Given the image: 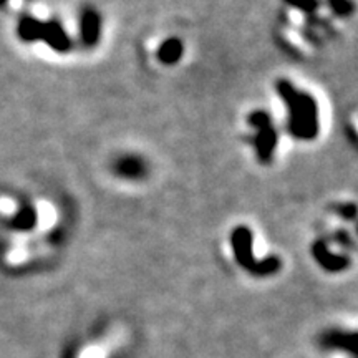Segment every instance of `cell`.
<instances>
[{
  "mask_svg": "<svg viewBox=\"0 0 358 358\" xmlns=\"http://www.w3.org/2000/svg\"><path fill=\"white\" fill-rule=\"evenodd\" d=\"M182 55H185V43L178 37H169L164 40L158 47V52H156V57L163 65H176Z\"/></svg>",
  "mask_w": 358,
  "mask_h": 358,
  "instance_id": "obj_9",
  "label": "cell"
},
{
  "mask_svg": "<svg viewBox=\"0 0 358 358\" xmlns=\"http://www.w3.org/2000/svg\"><path fill=\"white\" fill-rule=\"evenodd\" d=\"M312 257L315 259V262L319 264L324 271L332 272V274L347 271L352 264L350 256H347V254L332 252L329 244H327L324 239H317L315 243L312 244Z\"/></svg>",
  "mask_w": 358,
  "mask_h": 358,
  "instance_id": "obj_4",
  "label": "cell"
},
{
  "mask_svg": "<svg viewBox=\"0 0 358 358\" xmlns=\"http://www.w3.org/2000/svg\"><path fill=\"white\" fill-rule=\"evenodd\" d=\"M101 35V17L95 8H83L80 15V40L87 48L95 47L100 42Z\"/></svg>",
  "mask_w": 358,
  "mask_h": 358,
  "instance_id": "obj_7",
  "label": "cell"
},
{
  "mask_svg": "<svg viewBox=\"0 0 358 358\" xmlns=\"http://www.w3.org/2000/svg\"><path fill=\"white\" fill-rule=\"evenodd\" d=\"M355 232H357V236H358V221L355 222Z\"/></svg>",
  "mask_w": 358,
  "mask_h": 358,
  "instance_id": "obj_16",
  "label": "cell"
},
{
  "mask_svg": "<svg viewBox=\"0 0 358 358\" xmlns=\"http://www.w3.org/2000/svg\"><path fill=\"white\" fill-rule=\"evenodd\" d=\"M111 169L115 176L124 181H141L148 174V161L140 155L127 153L115 159Z\"/></svg>",
  "mask_w": 358,
  "mask_h": 358,
  "instance_id": "obj_5",
  "label": "cell"
},
{
  "mask_svg": "<svg viewBox=\"0 0 358 358\" xmlns=\"http://www.w3.org/2000/svg\"><path fill=\"white\" fill-rule=\"evenodd\" d=\"M277 95L287 110V129L290 136L301 141H312L319 136V105L307 92H301L289 80L282 78L275 83Z\"/></svg>",
  "mask_w": 358,
  "mask_h": 358,
  "instance_id": "obj_1",
  "label": "cell"
},
{
  "mask_svg": "<svg viewBox=\"0 0 358 358\" xmlns=\"http://www.w3.org/2000/svg\"><path fill=\"white\" fill-rule=\"evenodd\" d=\"M334 211L345 222L358 221V204L357 203H340L334 206Z\"/></svg>",
  "mask_w": 358,
  "mask_h": 358,
  "instance_id": "obj_12",
  "label": "cell"
},
{
  "mask_svg": "<svg viewBox=\"0 0 358 358\" xmlns=\"http://www.w3.org/2000/svg\"><path fill=\"white\" fill-rule=\"evenodd\" d=\"M42 42H45L52 50L58 53H66L71 48V40L64 29V25L58 20L43 22Z\"/></svg>",
  "mask_w": 358,
  "mask_h": 358,
  "instance_id": "obj_8",
  "label": "cell"
},
{
  "mask_svg": "<svg viewBox=\"0 0 358 358\" xmlns=\"http://www.w3.org/2000/svg\"><path fill=\"white\" fill-rule=\"evenodd\" d=\"M248 123L257 131L254 136V151H256L257 159L262 164H268L274 158L277 140H279L271 115L264 110H256L248 116Z\"/></svg>",
  "mask_w": 358,
  "mask_h": 358,
  "instance_id": "obj_2",
  "label": "cell"
},
{
  "mask_svg": "<svg viewBox=\"0 0 358 358\" xmlns=\"http://www.w3.org/2000/svg\"><path fill=\"white\" fill-rule=\"evenodd\" d=\"M320 343L329 350H340L350 353L358 358V332H345V330H327L320 337Z\"/></svg>",
  "mask_w": 358,
  "mask_h": 358,
  "instance_id": "obj_6",
  "label": "cell"
},
{
  "mask_svg": "<svg viewBox=\"0 0 358 358\" xmlns=\"http://www.w3.org/2000/svg\"><path fill=\"white\" fill-rule=\"evenodd\" d=\"M231 249L236 262L254 275L259 261L254 257V234L248 226H237L231 232Z\"/></svg>",
  "mask_w": 358,
  "mask_h": 358,
  "instance_id": "obj_3",
  "label": "cell"
},
{
  "mask_svg": "<svg viewBox=\"0 0 358 358\" xmlns=\"http://www.w3.org/2000/svg\"><path fill=\"white\" fill-rule=\"evenodd\" d=\"M329 6L338 17H348L353 12L352 0H329Z\"/></svg>",
  "mask_w": 358,
  "mask_h": 358,
  "instance_id": "obj_14",
  "label": "cell"
},
{
  "mask_svg": "<svg viewBox=\"0 0 358 358\" xmlns=\"http://www.w3.org/2000/svg\"><path fill=\"white\" fill-rule=\"evenodd\" d=\"M8 0H0V6H6Z\"/></svg>",
  "mask_w": 358,
  "mask_h": 358,
  "instance_id": "obj_15",
  "label": "cell"
},
{
  "mask_svg": "<svg viewBox=\"0 0 358 358\" xmlns=\"http://www.w3.org/2000/svg\"><path fill=\"white\" fill-rule=\"evenodd\" d=\"M42 30H43V22H40L35 17L25 15L22 17L19 22V27H17V34L19 37L24 40V42H38L42 40Z\"/></svg>",
  "mask_w": 358,
  "mask_h": 358,
  "instance_id": "obj_10",
  "label": "cell"
},
{
  "mask_svg": "<svg viewBox=\"0 0 358 358\" xmlns=\"http://www.w3.org/2000/svg\"><path fill=\"white\" fill-rule=\"evenodd\" d=\"M284 2L295 8V10H301L303 13L317 12V8L320 6L319 0H284Z\"/></svg>",
  "mask_w": 358,
  "mask_h": 358,
  "instance_id": "obj_13",
  "label": "cell"
},
{
  "mask_svg": "<svg viewBox=\"0 0 358 358\" xmlns=\"http://www.w3.org/2000/svg\"><path fill=\"white\" fill-rule=\"evenodd\" d=\"M37 221H38V214H37V209L34 208V206H22V208L17 211L15 216L12 217L10 221V226L13 227L15 231H32L35 226H37Z\"/></svg>",
  "mask_w": 358,
  "mask_h": 358,
  "instance_id": "obj_11",
  "label": "cell"
}]
</instances>
